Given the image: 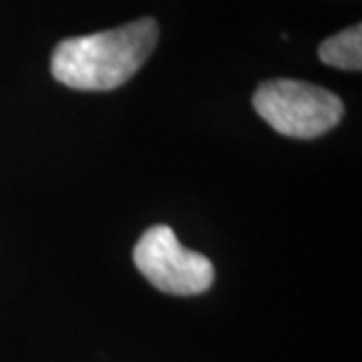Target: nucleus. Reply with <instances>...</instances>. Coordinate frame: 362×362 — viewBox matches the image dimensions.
<instances>
[{
  "mask_svg": "<svg viewBox=\"0 0 362 362\" xmlns=\"http://www.w3.org/2000/svg\"><path fill=\"white\" fill-rule=\"evenodd\" d=\"M158 35L156 19L144 17L111 31L66 38L54 47L49 69L54 81L71 90H115L148 62Z\"/></svg>",
  "mask_w": 362,
  "mask_h": 362,
  "instance_id": "f257e3e1",
  "label": "nucleus"
},
{
  "mask_svg": "<svg viewBox=\"0 0 362 362\" xmlns=\"http://www.w3.org/2000/svg\"><path fill=\"white\" fill-rule=\"evenodd\" d=\"M320 62L327 66L344 69V71H360L362 69V26L356 24L346 31L329 35L320 42Z\"/></svg>",
  "mask_w": 362,
  "mask_h": 362,
  "instance_id": "20e7f679",
  "label": "nucleus"
},
{
  "mask_svg": "<svg viewBox=\"0 0 362 362\" xmlns=\"http://www.w3.org/2000/svg\"><path fill=\"white\" fill-rule=\"evenodd\" d=\"M255 111L275 132L294 139H315L339 125L344 104L337 94L303 81H266L255 92Z\"/></svg>",
  "mask_w": 362,
  "mask_h": 362,
  "instance_id": "f03ea898",
  "label": "nucleus"
},
{
  "mask_svg": "<svg viewBox=\"0 0 362 362\" xmlns=\"http://www.w3.org/2000/svg\"><path fill=\"white\" fill-rule=\"evenodd\" d=\"M132 257L144 278L165 294H202L214 282L212 262L186 250L170 226H151L134 245Z\"/></svg>",
  "mask_w": 362,
  "mask_h": 362,
  "instance_id": "7ed1b4c3",
  "label": "nucleus"
}]
</instances>
